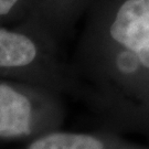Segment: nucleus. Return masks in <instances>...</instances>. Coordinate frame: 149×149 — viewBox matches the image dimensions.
Wrapping results in <instances>:
<instances>
[{
  "label": "nucleus",
  "instance_id": "1",
  "mask_svg": "<svg viewBox=\"0 0 149 149\" xmlns=\"http://www.w3.org/2000/svg\"><path fill=\"white\" fill-rule=\"evenodd\" d=\"M83 17L72 97L101 129L149 140V0H88Z\"/></svg>",
  "mask_w": 149,
  "mask_h": 149
},
{
  "label": "nucleus",
  "instance_id": "2",
  "mask_svg": "<svg viewBox=\"0 0 149 149\" xmlns=\"http://www.w3.org/2000/svg\"><path fill=\"white\" fill-rule=\"evenodd\" d=\"M0 79L42 86L73 96L70 59L61 40L42 21L28 16L0 28Z\"/></svg>",
  "mask_w": 149,
  "mask_h": 149
},
{
  "label": "nucleus",
  "instance_id": "3",
  "mask_svg": "<svg viewBox=\"0 0 149 149\" xmlns=\"http://www.w3.org/2000/svg\"><path fill=\"white\" fill-rule=\"evenodd\" d=\"M64 95L42 86L0 79V139L31 141L61 130L66 118Z\"/></svg>",
  "mask_w": 149,
  "mask_h": 149
},
{
  "label": "nucleus",
  "instance_id": "4",
  "mask_svg": "<svg viewBox=\"0 0 149 149\" xmlns=\"http://www.w3.org/2000/svg\"><path fill=\"white\" fill-rule=\"evenodd\" d=\"M18 149H149L123 138L114 132L100 129L93 133H73L58 130L31 140Z\"/></svg>",
  "mask_w": 149,
  "mask_h": 149
},
{
  "label": "nucleus",
  "instance_id": "5",
  "mask_svg": "<svg viewBox=\"0 0 149 149\" xmlns=\"http://www.w3.org/2000/svg\"><path fill=\"white\" fill-rule=\"evenodd\" d=\"M88 0H32L33 16L49 27L62 41L83 17Z\"/></svg>",
  "mask_w": 149,
  "mask_h": 149
},
{
  "label": "nucleus",
  "instance_id": "6",
  "mask_svg": "<svg viewBox=\"0 0 149 149\" xmlns=\"http://www.w3.org/2000/svg\"><path fill=\"white\" fill-rule=\"evenodd\" d=\"M32 0H0V24H10L27 18Z\"/></svg>",
  "mask_w": 149,
  "mask_h": 149
}]
</instances>
